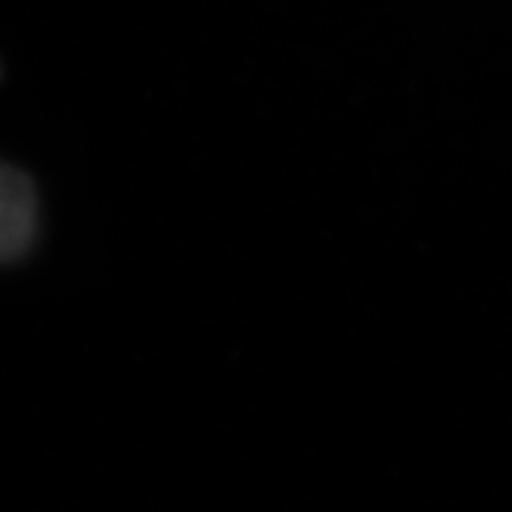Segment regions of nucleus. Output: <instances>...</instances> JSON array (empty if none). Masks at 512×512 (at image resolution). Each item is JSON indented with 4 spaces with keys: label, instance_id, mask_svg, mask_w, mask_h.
<instances>
[{
    "label": "nucleus",
    "instance_id": "obj_1",
    "mask_svg": "<svg viewBox=\"0 0 512 512\" xmlns=\"http://www.w3.org/2000/svg\"><path fill=\"white\" fill-rule=\"evenodd\" d=\"M38 235V197L31 178L0 162V266L24 259Z\"/></svg>",
    "mask_w": 512,
    "mask_h": 512
}]
</instances>
